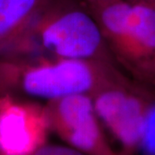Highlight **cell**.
<instances>
[{
	"mask_svg": "<svg viewBox=\"0 0 155 155\" xmlns=\"http://www.w3.org/2000/svg\"><path fill=\"white\" fill-rule=\"evenodd\" d=\"M0 100V155H32L44 145L49 120L35 108Z\"/></svg>",
	"mask_w": 155,
	"mask_h": 155,
	"instance_id": "1",
	"label": "cell"
},
{
	"mask_svg": "<svg viewBox=\"0 0 155 155\" xmlns=\"http://www.w3.org/2000/svg\"><path fill=\"white\" fill-rule=\"evenodd\" d=\"M54 123L62 137L77 149L91 155H114L103 140L86 97H65L58 105Z\"/></svg>",
	"mask_w": 155,
	"mask_h": 155,
	"instance_id": "2",
	"label": "cell"
},
{
	"mask_svg": "<svg viewBox=\"0 0 155 155\" xmlns=\"http://www.w3.org/2000/svg\"><path fill=\"white\" fill-rule=\"evenodd\" d=\"M91 74L84 64L68 61L28 70L23 75L22 85L31 96L55 98L83 92L91 87Z\"/></svg>",
	"mask_w": 155,
	"mask_h": 155,
	"instance_id": "3",
	"label": "cell"
},
{
	"mask_svg": "<svg viewBox=\"0 0 155 155\" xmlns=\"http://www.w3.org/2000/svg\"><path fill=\"white\" fill-rule=\"evenodd\" d=\"M153 108L146 109L138 99L117 91L103 94L96 104L98 115L127 149L142 144L147 116Z\"/></svg>",
	"mask_w": 155,
	"mask_h": 155,
	"instance_id": "4",
	"label": "cell"
},
{
	"mask_svg": "<svg viewBox=\"0 0 155 155\" xmlns=\"http://www.w3.org/2000/svg\"><path fill=\"white\" fill-rule=\"evenodd\" d=\"M43 44L71 59L92 54L100 42L95 22L81 11H72L48 25L42 33Z\"/></svg>",
	"mask_w": 155,
	"mask_h": 155,
	"instance_id": "5",
	"label": "cell"
},
{
	"mask_svg": "<svg viewBox=\"0 0 155 155\" xmlns=\"http://www.w3.org/2000/svg\"><path fill=\"white\" fill-rule=\"evenodd\" d=\"M124 35L133 41L138 53L155 70V7L150 4L131 5Z\"/></svg>",
	"mask_w": 155,
	"mask_h": 155,
	"instance_id": "6",
	"label": "cell"
},
{
	"mask_svg": "<svg viewBox=\"0 0 155 155\" xmlns=\"http://www.w3.org/2000/svg\"><path fill=\"white\" fill-rule=\"evenodd\" d=\"M45 0H0V48L44 5Z\"/></svg>",
	"mask_w": 155,
	"mask_h": 155,
	"instance_id": "7",
	"label": "cell"
},
{
	"mask_svg": "<svg viewBox=\"0 0 155 155\" xmlns=\"http://www.w3.org/2000/svg\"><path fill=\"white\" fill-rule=\"evenodd\" d=\"M130 6L122 2L113 3L107 6L102 13V20L106 28L116 35H124L125 23Z\"/></svg>",
	"mask_w": 155,
	"mask_h": 155,
	"instance_id": "8",
	"label": "cell"
},
{
	"mask_svg": "<svg viewBox=\"0 0 155 155\" xmlns=\"http://www.w3.org/2000/svg\"><path fill=\"white\" fill-rule=\"evenodd\" d=\"M32 155H84L81 152L73 148L61 146H41Z\"/></svg>",
	"mask_w": 155,
	"mask_h": 155,
	"instance_id": "9",
	"label": "cell"
}]
</instances>
